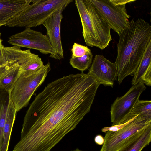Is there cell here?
Segmentation results:
<instances>
[{"instance_id": "cell-1", "label": "cell", "mask_w": 151, "mask_h": 151, "mask_svg": "<svg viewBox=\"0 0 151 151\" xmlns=\"http://www.w3.org/2000/svg\"><path fill=\"white\" fill-rule=\"evenodd\" d=\"M100 85L83 72L48 83L27 111L22 143L31 151H50L89 112Z\"/></svg>"}, {"instance_id": "cell-2", "label": "cell", "mask_w": 151, "mask_h": 151, "mask_svg": "<svg viewBox=\"0 0 151 151\" xmlns=\"http://www.w3.org/2000/svg\"><path fill=\"white\" fill-rule=\"evenodd\" d=\"M115 62L117 78L120 84L128 76H133L151 42V26L142 18L132 19L119 35Z\"/></svg>"}, {"instance_id": "cell-3", "label": "cell", "mask_w": 151, "mask_h": 151, "mask_svg": "<svg viewBox=\"0 0 151 151\" xmlns=\"http://www.w3.org/2000/svg\"><path fill=\"white\" fill-rule=\"evenodd\" d=\"M75 3L80 18L82 34L86 44L101 50L104 49L112 40L111 28L90 0H76Z\"/></svg>"}, {"instance_id": "cell-4", "label": "cell", "mask_w": 151, "mask_h": 151, "mask_svg": "<svg viewBox=\"0 0 151 151\" xmlns=\"http://www.w3.org/2000/svg\"><path fill=\"white\" fill-rule=\"evenodd\" d=\"M73 0H32V3L6 23L9 27L31 28L42 24L57 11L66 8Z\"/></svg>"}, {"instance_id": "cell-5", "label": "cell", "mask_w": 151, "mask_h": 151, "mask_svg": "<svg viewBox=\"0 0 151 151\" xmlns=\"http://www.w3.org/2000/svg\"><path fill=\"white\" fill-rule=\"evenodd\" d=\"M50 63L29 75L21 73L10 92V100L17 112L28 104L32 95L51 70Z\"/></svg>"}, {"instance_id": "cell-6", "label": "cell", "mask_w": 151, "mask_h": 151, "mask_svg": "<svg viewBox=\"0 0 151 151\" xmlns=\"http://www.w3.org/2000/svg\"><path fill=\"white\" fill-rule=\"evenodd\" d=\"M107 24L119 35L128 27L131 17L127 13V4L135 0H90Z\"/></svg>"}, {"instance_id": "cell-7", "label": "cell", "mask_w": 151, "mask_h": 151, "mask_svg": "<svg viewBox=\"0 0 151 151\" xmlns=\"http://www.w3.org/2000/svg\"><path fill=\"white\" fill-rule=\"evenodd\" d=\"M151 125V119L138 115L129 124L116 131L105 132L104 142L100 151H119L139 137Z\"/></svg>"}, {"instance_id": "cell-8", "label": "cell", "mask_w": 151, "mask_h": 151, "mask_svg": "<svg viewBox=\"0 0 151 151\" xmlns=\"http://www.w3.org/2000/svg\"><path fill=\"white\" fill-rule=\"evenodd\" d=\"M146 89L143 83L133 85L123 96L116 98L110 108L112 126L123 124L129 120L128 117L132 108Z\"/></svg>"}, {"instance_id": "cell-9", "label": "cell", "mask_w": 151, "mask_h": 151, "mask_svg": "<svg viewBox=\"0 0 151 151\" xmlns=\"http://www.w3.org/2000/svg\"><path fill=\"white\" fill-rule=\"evenodd\" d=\"M8 43L13 46L37 50L41 53L52 55L53 50L46 35L31 28H26L22 32L11 36Z\"/></svg>"}, {"instance_id": "cell-10", "label": "cell", "mask_w": 151, "mask_h": 151, "mask_svg": "<svg viewBox=\"0 0 151 151\" xmlns=\"http://www.w3.org/2000/svg\"><path fill=\"white\" fill-rule=\"evenodd\" d=\"M88 74L96 80L100 84L113 87L117 79V67L101 55H96L89 69Z\"/></svg>"}, {"instance_id": "cell-11", "label": "cell", "mask_w": 151, "mask_h": 151, "mask_svg": "<svg viewBox=\"0 0 151 151\" xmlns=\"http://www.w3.org/2000/svg\"><path fill=\"white\" fill-rule=\"evenodd\" d=\"M64 9L57 11L42 24L47 30V35L53 50L50 57L60 60L64 58V52L61 41L60 27L63 18L62 12Z\"/></svg>"}, {"instance_id": "cell-12", "label": "cell", "mask_w": 151, "mask_h": 151, "mask_svg": "<svg viewBox=\"0 0 151 151\" xmlns=\"http://www.w3.org/2000/svg\"><path fill=\"white\" fill-rule=\"evenodd\" d=\"M32 1V0H0V27L6 25Z\"/></svg>"}, {"instance_id": "cell-13", "label": "cell", "mask_w": 151, "mask_h": 151, "mask_svg": "<svg viewBox=\"0 0 151 151\" xmlns=\"http://www.w3.org/2000/svg\"><path fill=\"white\" fill-rule=\"evenodd\" d=\"M20 47L13 46L5 47L0 44V66L9 63L22 64L29 60L34 54L30 49L22 50Z\"/></svg>"}, {"instance_id": "cell-14", "label": "cell", "mask_w": 151, "mask_h": 151, "mask_svg": "<svg viewBox=\"0 0 151 151\" xmlns=\"http://www.w3.org/2000/svg\"><path fill=\"white\" fill-rule=\"evenodd\" d=\"M139 83L151 85V42L148 45L132 81V85Z\"/></svg>"}, {"instance_id": "cell-15", "label": "cell", "mask_w": 151, "mask_h": 151, "mask_svg": "<svg viewBox=\"0 0 151 151\" xmlns=\"http://www.w3.org/2000/svg\"><path fill=\"white\" fill-rule=\"evenodd\" d=\"M22 73L20 65L17 63L0 66V87L10 92Z\"/></svg>"}, {"instance_id": "cell-16", "label": "cell", "mask_w": 151, "mask_h": 151, "mask_svg": "<svg viewBox=\"0 0 151 151\" xmlns=\"http://www.w3.org/2000/svg\"><path fill=\"white\" fill-rule=\"evenodd\" d=\"M16 110L11 101L8 109L3 131V139L0 151H8L13 126L15 120Z\"/></svg>"}, {"instance_id": "cell-17", "label": "cell", "mask_w": 151, "mask_h": 151, "mask_svg": "<svg viewBox=\"0 0 151 151\" xmlns=\"http://www.w3.org/2000/svg\"><path fill=\"white\" fill-rule=\"evenodd\" d=\"M151 141V125L145 129L142 134L119 151H141Z\"/></svg>"}, {"instance_id": "cell-18", "label": "cell", "mask_w": 151, "mask_h": 151, "mask_svg": "<svg viewBox=\"0 0 151 151\" xmlns=\"http://www.w3.org/2000/svg\"><path fill=\"white\" fill-rule=\"evenodd\" d=\"M11 101L10 92L0 87V151L7 111Z\"/></svg>"}, {"instance_id": "cell-19", "label": "cell", "mask_w": 151, "mask_h": 151, "mask_svg": "<svg viewBox=\"0 0 151 151\" xmlns=\"http://www.w3.org/2000/svg\"><path fill=\"white\" fill-rule=\"evenodd\" d=\"M138 115L151 119V100H139L132 108L128 119L130 120Z\"/></svg>"}, {"instance_id": "cell-20", "label": "cell", "mask_w": 151, "mask_h": 151, "mask_svg": "<svg viewBox=\"0 0 151 151\" xmlns=\"http://www.w3.org/2000/svg\"><path fill=\"white\" fill-rule=\"evenodd\" d=\"M20 65L22 73L25 75L35 73L44 65L41 58L35 54L29 60Z\"/></svg>"}, {"instance_id": "cell-21", "label": "cell", "mask_w": 151, "mask_h": 151, "mask_svg": "<svg viewBox=\"0 0 151 151\" xmlns=\"http://www.w3.org/2000/svg\"><path fill=\"white\" fill-rule=\"evenodd\" d=\"M93 58V54L90 51L81 57H71L69 63L73 68L83 72L91 66Z\"/></svg>"}, {"instance_id": "cell-22", "label": "cell", "mask_w": 151, "mask_h": 151, "mask_svg": "<svg viewBox=\"0 0 151 151\" xmlns=\"http://www.w3.org/2000/svg\"><path fill=\"white\" fill-rule=\"evenodd\" d=\"M72 57H79L91 51L87 46L74 43L71 49Z\"/></svg>"}, {"instance_id": "cell-23", "label": "cell", "mask_w": 151, "mask_h": 151, "mask_svg": "<svg viewBox=\"0 0 151 151\" xmlns=\"http://www.w3.org/2000/svg\"><path fill=\"white\" fill-rule=\"evenodd\" d=\"M134 117L132 119L129 120L127 122L123 124H118L110 127H106L103 128L101 129L102 132L105 133L108 131H116L120 130L129 124L130 122L134 120L137 116Z\"/></svg>"}, {"instance_id": "cell-24", "label": "cell", "mask_w": 151, "mask_h": 151, "mask_svg": "<svg viewBox=\"0 0 151 151\" xmlns=\"http://www.w3.org/2000/svg\"><path fill=\"white\" fill-rule=\"evenodd\" d=\"M95 143L99 145H103L104 142V137L101 135H97L94 138Z\"/></svg>"}, {"instance_id": "cell-25", "label": "cell", "mask_w": 151, "mask_h": 151, "mask_svg": "<svg viewBox=\"0 0 151 151\" xmlns=\"http://www.w3.org/2000/svg\"><path fill=\"white\" fill-rule=\"evenodd\" d=\"M71 151H83L81 150L78 148H77L76 149H75L73 150H71Z\"/></svg>"}, {"instance_id": "cell-26", "label": "cell", "mask_w": 151, "mask_h": 151, "mask_svg": "<svg viewBox=\"0 0 151 151\" xmlns=\"http://www.w3.org/2000/svg\"><path fill=\"white\" fill-rule=\"evenodd\" d=\"M2 40L0 38V43H1L2 42Z\"/></svg>"}, {"instance_id": "cell-27", "label": "cell", "mask_w": 151, "mask_h": 151, "mask_svg": "<svg viewBox=\"0 0 151 151\" xmlns=\"http://www.w3.org/2000/svg\"></svg>"}]
</instances>
